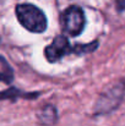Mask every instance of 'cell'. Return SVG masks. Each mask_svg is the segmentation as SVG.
Masks as SVG:
<instances>
[{
	"mask_svg": "<svg viewBox=\"0 0 125 126\" xmlns=\"http://www.w3.org/2000/svg\"><path fill=\"white\" fill-rule=\"evenodd\" d=\"M16 16L20 23L33 33H42L47 28L44 12L32 4H20L16 6Z\"/></svg>",
	"mask_w": 125,
	"mask_h": 126,
	"instance_id": "obj_1",
	"label": "cell"
},
{
	"mask_svg": "<svg viewBox=\"0 0 125 126\" xmlns=\"http://www.w3.org/2000/svg\"><path fill=\"white\" fill-rule=\"evenodd\" d=\"M125 95V80L119 81L118 83L109 87L106 92H103L97 102L94 113L97 115H103L114 110Z\"/></svg>",
	"mask_w": 125,
	"mask_h": 126,
	"instance_id": "obj_2",
	"label": "cell"
},
{
	"mask_svg": "<svg viewBox=\"0 0 125 126\" xmlns=\"http://www.w3.org/2000/svg\"><path fill=\"white\" fill-rule=\"evenodd\" d=\"M61 23H63V30L66 34L71 37L79 36L83 31L86 23L83 10L79 6L68 7L61 15Z\"/></svg>",
	"mask_w": 125,
	"mask_h": 126,
	"instance_id": "obj_3",
	"label": "cell"
},
{
	"mask_svg": "<svg viewBox=\"0 0 125 126\" xmlns=\"http://www.w3.org/2000/svg\"><path fill=\"white\" fill-rule=\"evenodd\" d=\"M69 53H76V45L72 47L65 36L55 37L53 39V42L50 43L44 50L45 58L50 63L59 61L60 59H63Z\"/></svg>",
	"mask_w": 125,
	"mask_h": 126,
	"instance_id": "obj_4",
	"label": "cell"
},
{
	"mask_svg": "<svg viewBox=\"0 0 125 126\" xmlns=\"http://www.w3.org/2000/svg\"><path fill=\"white\" fill-rule=\"evenodd\" d=\"M38 118L42 121L43 125H53L55 121H56V111L54 109V107L52 105H47L42 109L38 114Z\"/></svg>",
	"mask_w": 125,
	"mask_h": 126,
	"instance_id": "obj_5",
	"label": "cell"
},
{
	"mask_svg": "<svg viewBox=\"0 0 125 126\" xmlns=\"http://www.w3.org/2000/svg\"><path fill=\"white\" fill-rule=\"evenodd\" d=\"M115 4H117V9L119 11H125V0H117Z\"/></svg>",
	"mask_w": 125,
	"mask_h": 126,
	"instance_id": "obj_6",
	"label": "cell"
},
{
	"mask_svg": "<svg viewBox=\"0 0 125 126\" xmlns=\"http://www.w3.org/2000/svg\"><path fill=\"white\" fill-rule=\"evenodd\" d=\"M0 81H9V80H6V79H5V75L0 74Z\"/></svg>",
	"mask_w": 125,
	"mask_h": 126,
	"instance_id": "obj_7",
	"label": "cell"
}]
</instances>
